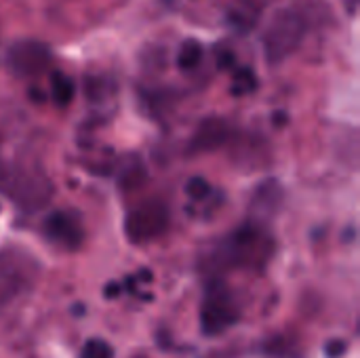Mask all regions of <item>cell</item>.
Instances as JSON below:
<instances>
[{
    "mask_svg": "<svg viewBox=\"0 0 360 358\" xmlns=\"http://www.w3.org/2000/svg\"><path fill=\"white\" fill-rule=\"evenodd\" d=\"M308 27H310L308 19L295 6L276 11L268 27L264 30V38H262L266 61L270 65H278L287 57H291L304 42Z\"/></svg>",
    "mask_w": 360,
    "mask_h": 358,
    "instance_id": "obj_1",
    "label": "cell"
},
{
    "mask_svg": "<svg viewBox=\"0 0 360 358\" xmlns=\"http://www.w3.org/2000/svg\"><path fill=\"white\" fill-rule=\"evenodd\" d=\"M272 249H274V243L264 232V228L257 222H249L224 241L215 257L219 266L224 268H236V266L257 268L270 257Z\"/></svg>",
    "mask_w": 360,
    "mask_h": 358,
    "instance_id": "obj_2",
    "label": "cell"
},
{
    "mask_svg": "<svg viewBox=\"0 0 360 358\" xmlns=\"http://www.w3.org/2000/svg\"><path fill=\"white\" fill-rule=\"evenodd\" d=\"M0 192L19 207L38 209L51 198L53 190L40 171H30L21 165H0Z\"/></svg>",
    "mask_w": 360,
    "mask_h": 358,
    "instance_id": "obj_3",
    "label": "cell"
},
{
    "mask_svg": "<svg viewBox=\"0 0 360 358\" xmlns=\"http://www.w3.org/2000/svg\"><path fill=\"white\" fill-rule=\"evenodd\" d=\"M171 215L162 200L150 198L139 203L127 213L124 219V234L133 245H143L162 236L169 228Z\"/></svg>",
    "mask_w": 360,
    "mask_h": 358,
    "instance_id": "obj_4",
    "label": "cell"
},
{
    "mask_svg": "<svg viewBox=\"0 0 360 358\" xmlns=\"http://www.w3.org/2000/svg\"><path fill=\"white\" fill-rule=\"evenodd\" d=\"M238 321V308L221 281H211L200 308V329L205 335H219Z\"/></svg>",
    "mask_w": 360,
    "mask_h": 358,
    "instance_id": "obj_5",
    "label": "cell"
},
{
    "mask_svg": "<svg viewBox=\"0 0 360 358\" xmlns=\"http://www.w3.org/2000/svg\"><path fill=\"white\" fill-rule=\"evenodd\" d=\"M51 61H53L51 49L44 42L34 40V38L17 40L8 49V55H6V63L11 72L21 78H34V76L44 74Z\"/></svg>",
    "mask_w": 360,
    "mask_h": 358,
    "instance_id": "obj_6",
    "label": "cell"
},
{
    "mask_svg": "<svg viewBox=\"0 0 360 358\" xmlns=\"http://www.w3.org/2000/svg\"><path fill=\"white\" fill-rule=\"evenodd\" d=\"M44 236L53 245H57L61 249H68V251L78 249L82 238H84L80 224L72 215H68L63 211H55L44 219Z\"/></svg>",
    "mask_w": 360,
    "mask_h": 358,
    "instance_id": "obj_7",
    "label": "cell"
},
{
    "mask_svg": "<svg viewBox=\"0 0 360 358\" xmlns=\"http://www.w3.org/2000/svg\"><path fill=\"white\" fill-rule=\"evenodd\" d=\"M230 135V127L224 118H205L198 129L192 135V143L190 150L194 154L198 152H213L217 148H221L226 143Z\"/></svg>",
    "mask_w": 360,
    "mask_h": 358,
    "instance_id": "obj_8",
    "label": "cell"
},
{
    "mask_svg": "<svg viewBox=\"0 0 360 358\" xmlns=\"http://www.w3.org/2000/svg\"><path fill=\"white\" fill-rule=\"evenodd\" d=\"M281 203H283V188H281V184L276 179H266V181H262L257 186L251 205H253V211L272 215V213H276Z\"/></svg>",
    "mask_w": 360,
    "mask_h": 358,
    "instance_id": "obj_9",
    "label": "cell"
},
{
    "mask_svg": "<svg viewBox=\"0 0 360 358\" xmlns=\"http://www.w3.org/2000/svg\"><path fill=\"white\" fill-rule=\"evenodd\" d=\"M146 179H148V173H146L143 160L137 154L124 156V160L120 162V169H118L120 190H137Z\"/></svg>",
    "mask_w": 360,
    "mask_h": 358,
    "instance_id": "obj_10",
    "label": "cell"
},
{
    "mask_svg": "<svg viewBox=\"0 0 360 358\" xmlns=\"http://www.w3.org/2000/svg\"><path fill=\"white\" fill-rule=\"evenodd\" d=\"M202 53H205V49L198 40H194V38L184 40L179 46V53H177V68L184 72L196 70L202 61Z\"/></svg>",
    "mask_w": 360,
    "mask_h": 358,
    "instance_id": "obj_11",
    "label": "cell"
},
{
    "mask_svg": "<svg viewBox=\"0 0 360 358\" xmlns=\"http://www.w3.org/2000/svg\"><path fill=\"white\" fill-rule=\"evenodd\" d=\"M51 97L57 106L65 108L74 99V80L59 70L53 72L51 74Z\"/></svg>",
    "mask_w": 360,
    "mask_h": 358,
    "instance_id": "obj_12",
    "label": "cell"
},
{
    "mask_svg": "<svg viewBox=\"0 0 360 358\" xmlns=\"http://www.w3.org/2000/svg\"><path fill=\"white\" fill-rule=\"evenodd\" d=\"M257 89V78L249 68H240L234 72V82H232V93L234 95H247Z\"/></svg>",
    "mask_w": 360,
    "mask_h": 358,
    "instance_id": "obj_13",
    "label": "cell"
},
{
    "mask_svg": "<svg viewBox=\"0 0 360 358\" xmlns=\"http://www.w3.org/2000/svg\"><path fill=\"white\" fill-rule=\"evenodd\" d=\"M114 350L108 342L103 340H89L80 352V358H112Z\"/></svg>",
    "mask_w": 360,
    "mask_h": 358,
    "instance_id": "obj_14",
    "label": "cell"
},
{
    "mask_svg": "<svg viewBox=\"0 0 360 358\" xmlns=\"http://www.w3.org/2000/svg\"><path fill=\"white\" fill-rule=\"evenodd\" d=\"M211 192V186L205 177H192L186 186V194L192 198V200H205Z\"/></svg>",
    "mask_w": 360,
    "mask_h": 358,
    "instance_id": "obj_15",
    "label": "cell"
},
{
    "mask_svg": "<svg viewBox=\"0 0 360 358\" xmlns=\"http://www.w3.org/2000/svg\"><path fill=\"white\" fill-rule=\"evenodd\" d=\"M346 350H348V344H346L344 340H331V342H327V346H325V354L329 358L344 357Z\"/></svg>",
    "mask_w": 360,
    "mask_h": 358,
    "instance_id": "obj_16",
    "label": "cell"
},
{
    "mask_svg": "<svg viewBox=\"0 0 360 358\" xmlns=\"http://www.w3.org/2000/svg\"><path fill=\"white\" fill-rule=\"evenodd\" d=\"M234 65V53L226 51L219 55V70H230Z\"/></svg>",
    "mask_w": 360,
    "mask_h": 358,
    "instance_id": "obj_17",
    "label": "cell"
},
{
    "mask_svg": "<svg viewBox=\"0 0 360 358\" xmlns=\"http://www.w3.org/2000/svg\"><path fill=\"white\" fill-rule=\"evenodd\" d=\"M344 6L348 8V13H350V15H354V13H356V8H359V0H344Z\"/></svg>",
    "mask_w": 360,
    "mask_h": 358,
    "instance_id": "obj_18",
    "label": "cell"
}]
</instances>
